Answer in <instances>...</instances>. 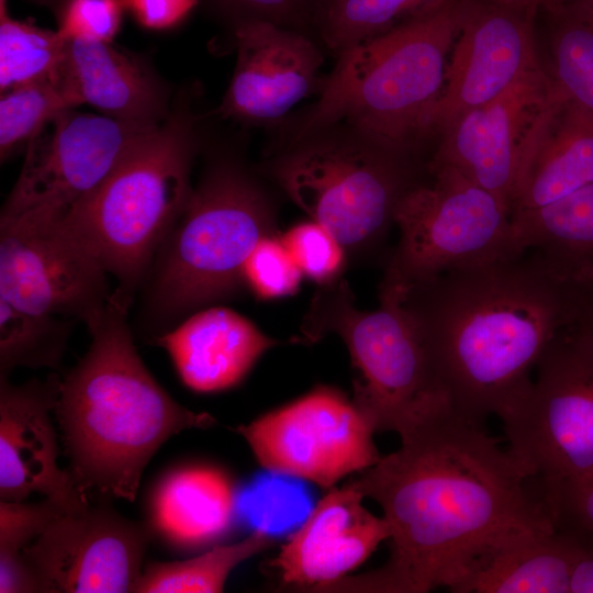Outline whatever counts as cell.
<instances>
[{
    "instance_id": "cell-1",
    "label": "cell",
    "mask_w": 593,
    "mask_h": 593,
    "mask_svg": "<svg viewBox=\"0 0 593 593\" xmlns=\"http://www.w3.org/2000/svg\"><path fill=\"white\" fill-rule=\"evenodd\" d=\"M525 466L482 425L451 409L350 483L390 526V557L329 592L425 593L449 589L468 560L510 533L555 526L527 489Z\"/></svg>"
},
{
    "instance_id": "cell-2",
    "label": "cell",
    "mask_w": 593,
    "mask_h": 593,
    "mask_svg": "<svg viewBox=\"0 0 593 593\" xmlns=\"http://www.w3.org/2000/svg\"><path fill=\"white\" fill-rule=\"evenodd\" d=\"M380 293L406 309L451 410L478 425L526 396L532 370L573 323L581 295L530 250Z\"/></svg>"
},
{
    "instance_id": "cell-3",
    "label": "cell",
    "mask_w": 593,
    "mask_h": 593,
    "mask_svg": "<svg viewBox=\"0 0 593 593\" xmlns=\"http://www.w3.org/2000/svg\"><path fill=\"white\" fill-rule=\"evenodd\" d=\"M133 299L118 288L111 292L87 326L88 351L60 380L54 410L78 489L131 502L170 437L215 423L175 401L144 365L127 323Z\"/></svg>"
},
{
    "instance_id": "cell-4",
    "label": "cell",
    "mask_w": 593,
    "mask_h": 593,
    "mask_svg": "<svg viewBox=\"0 0 593 593\" xmlns=\"http://www.w3.org/2000/svg\"><path fill=\"white\" fill-rule=\"evenodd\" d=\"M470 0L360 43L337 56L318 100L290 139L340 124L390 150L419 158L451 48Z\"/></svg>"
},
{
    "instance_id": "cell-5",
    "label": "cell",
    "mask_w": 593,
    "mask_h": 593,
    "mask_svg": "<svg viewBox=\"0 0 593 593\" xmlns=\"http://www.w3.org/2000/svg\"><path fill=\"white\" fill-rule=\"evenodd\" d=\"M193 119L177 110L142 137L63 219L66 227L134 295L192 193Z\"/></svg>"
},
{
    "instance_id": "cell-6",
    "label": "cell",
    "mask_w": 593,
    "mask_h": 593,
    "mask_svg": "<svg viewBox=\"0 0 593 593\" xmlns=\"http://www.w3.org/2000/svg\"><path fill=\"white\" fill-rule=\"evenodd\" d=\"M272 234L276 208L262 184L235 163L215 164L155 257L146 279L150 314L170 322L233 295L249 254Z\"/></svg>"
},
{
    "instance_id": "cell-7",
    "label": "cell",
    "mask_w": 593,
    "mask_h": 593,
    "mask_svg": "<svg viewBox=\"0 0 593 593\" xmlns=\"http://www.w3.org/2000/svg\"><path fill=\"white\" fill-rule=\"evenodd\" d=\"M380 306L362 311L342 277L322 284L301 326L303 342L336 334L357 377L353 402L374 432L405 438L451 409L425 339L403 304L379 294Z\"/></svg>"
},
{
    "instance_id": "cell-8",
    "label": "cell",
    "mask_w": 593,
    "mask_h": 593,
    "mask_svg": "<svg viewBox=\"0 0 593 593\" xmlns=\"http://www.w3.org/2000/svg\"><path fill=\"white\" fill-rule=\"evenodd\" d=\"M265 172L347 254L357 255L381 243L399 200L424 178L427 163L336 124L290 139Z\"/></svg>"
},
{
    "instance_id": "cell-9",
    "label": "cell",
    "mask_w": 593,
    "mask_h": 593,
    "mask_svg": "<svg viewBox=\"0 0 593 593\" xmlns=\"http://www.w3.org/2000/svg\"><path fill=\"white\" fill-rule=\"evenodd\" d=\"M394 210L399 243L380 290L402 292L450 270L519 255L510 209L449 167H427Z\"/></svg>"
},
{
    "instance_id": "cell-10",
    "label": "cell",
    "mask_w": 593,
    "mask_h": 593,
    "mask_svg": "<svg viewBox=\"0 0 593 593\" xmlns=\"http://www.w3.org/2000/svg\"><path fill=\"white\" fill-rule=\"evenodd\" d=\"M536 369L526 396L501 419L506 447L540 481L544 502L593 477V339L564 328Z\"/></svg>"
},
{
    "instance_id": "cell-11",
    "label": "cell",
    "mask_w": 593,
    "mask_h": 593,
    "mask_svg": "<svg viewBox=\"0 0 593 593\" xmlns=\"http://www.w3.org/2000/svg\"><path fill=\"white\" fill-rule=\"evenodd\" d=\"M157 125L63 111L26 144L0 221L65 219Z\"/></svg>"
},
{
    "instance_id": "cell-12",
    "label": "cell",
    "mask_w": 593,
    "mask_h": 593,
    "mask_svg": "<svg viewBox=\"0 0 593 593\" xmlns=\"http://www.w3.org/2000/svg\"><path fill=\"white\" fill-rule=\"evenodd\" d=\"M265 469L322 488L374 466V429L353 400L333 387L309 393L236 428Z\"/></svg>"
},
{
    "instance_id": "cell-13",
    "label": "cell",
    "mask_w": 593,
    "mask_h": 593,
    "mask_svg": "<svg viewBox=\"0 0 593 593\" xmlns=\"http://www.w3.org/2000/svg\"><path fill=\"white\" fill-rule=\"evenodd\" d=\"M107 271L61 220L0 221V300L87 326L111 292Z\"/></svg>"
},
{
    "instance_id": "cell-14",
    "label": "cell",
    "mask_w": 593,
    "mask_h": 593,
    "mask_svg": "<svg viewBox=\"0 0 593 593\" xmlns=\"http://www.w3.org/2000/svg\"><path fill=\"white\" fill-rule=\"evenodd\" d=\"M153 532L108 504L64 512L22 551L38 592H134Z\"/></svg>"
},
{
    "instance_id": "cell-15",
    "label": "cell",
    "mask_w": 593,
    "mask_h": 593,
    "mask_svg": "<svg viewBox=\"0 0 593 593\" xmlns=\"http://www.w3.org/2000/svg\"><path fill=\"white\" fill-rule=\"evenodd\" d=\"M538 15L493 0L469 1L430 114L429 136H440L459 116L493 100L542 61Z\"/></svg>"
},
{
    "instance_id": "cell-16",
    "label": "cell",
    "mask_w": 593,
    "mask_h": 593,
    "mask_svg": "<svg viewBox=\"0 0 593 593\" xmlns=\"http://www.w3.org/2000/svg\"><path fill=\"white\" fill-rule=\"evenodd\" d=\"M552 91L542 59L503 93L466 112L443 132L427 167L457 170L511 211L523 153Z\"/></svg>"
},
{
    "instance_id": "cell-17",
    "label": "cell",
    "mask_w": 593,
    "mask_h": 593,
    "mask_svg": "<svg viewBox=\"0 0 593 593\" xmlns=\"http://www.w3.org/2000/svg\"><path fill=\"white\" fill-rule=\"evenodd\" d=\"M237 61L219 107L228 119L269 123L320 91L323 54L304 32L250 19L235 29Z\"/></svg>"
},
{
    "instance_id": "cell-18",
    "label": "cell",
    "mask_w": 593,
    "mask_h": 593,
    "mask_svg": "<svg viewBox=\"0 0 593 593\" xmlns=\"http://www.w3.org/2000/svg\"><path fill=\"white\" fill-rule=\"evenodd\" d=\"M60 379L12 384L0 376V500L25 501L38 493L66 512L89 502L70 473L58 467L57 433L52 422Z\"/></svg>"
},
{
    "instance_id": "cell-19",
    "label": "cell",
    "mask_w": 593,
    "mask_h": 593,
    "mask_svg": "<svg viewBox=\"0 0 593 593\" xmlns=\"http://www.w3.org/2000/svg\"><path fill=\"white\" fill-rule=\"evenodd\" d=\"M363 499L351 483L329 488L270 561L284 584L317 592L345 578L389 539V523L369 512Z\"/></svg>"
},
{
    "instance_id": "cell-20",
    "label": "cell",
    "mask_w": 593,
    "mask_h": 593,
    "mask_svg": "<svg viewBox=\"0 0 593 593\" xmlns=\"http://www.w3.org/2000/svg\"><path fill=\"white\" fill-rule=\"evenodd\" d=\"M591 181L593 111L553 83L523 153L511 214L547 205Z\"/></svg>"
},
{
    "instance_id": "cell-21",
    "label": "cell",
    "mask_w": 593,
    "mask_h": 593,
    "mask_svg": "<svg viewBox=\"0 0 593 593\" xmlns=\"http://www.w3.org/2000/svg\"><path fill=\"white\" fill-rule=\"evenodd\" d=\"M582 539L556 528L522 529L477 551L448 589L454 593H570Z\"/></svg>"
},
{
    "instance_id": "cell-22",
    "label": "cell",
    "mask_w": 593,
    "mask_h": 593,
    "mask_svg": "<svg viewBox=\"0 0 593 593\" xmlns=\"http://www.w3.org/2000/svg\"><path fill=\"white\" fill-rule=\"evenodd\" d=\"M189 389L210 393L238 384L277 339L235 311L212 306L154 337Z\"/></svg>"
},
{
    "instance_id": "cell-23",
    "label": "cell",
    "mask_w": 593,
    "mask_h": 593,
    "mask_svg": "<svg viewBox=\"0 0 593 593\" xmlns=\"http://www.w3.org/2000/svg\"><path fill=\"white\" fill-rule=\"evenodd\" d=\"M58 78L74 108L87 103L104 115L144 125L166 118L161 85L139 59L109 42L67 41Z\"/></svg>"
},
{
    "instance_id": "cell-24",
    "label": "cell",
    "mask_w": 593,
    "mask_h": 593,
    "mask_svg": "<svg viewBox=\"0 0 593 593\" xmlns=\"http://www.w3.org/2000/svg\"><path fill=\"white\" fill-rule=\"evenodd\" d=\"M235 506V485L224 471L205 465L184 466L156 484L148 526L174 548L198 549L227 532Z\"/></svg>"
},
{
    "instance_id": "cell-25",
    "label": "cell",
    "mask_w": 593,
    "mask_h": 593,
    "mask_svg": "<svg viewBox=\"0 0 593 593\" xmlns=\"http://www.w3.org/2000/svg\"><path fill=\"white\" fill-rule=\"evenodd\" d=\"M512 222L522 249L556 278L580 291L593 286V181Z\"/></svg>"
},
{
    "instance_id": "cell-26",
    "label": "cell",
    "mask_w": 593,
    "mask_h": 593,
    "mask_svg": "<svg viewBox=\"0 0 593 593\" xmlns=\"http://www.w3.org/2000/svg\"><path fill=\"white\" fill-rule=\"evenodd\" d=\"M450 0H317L314 26L336 56L423 19Z\"/></svg>"
},
{
    "instance_id": "cell-27",
    "label": "cell",
    "mask_w": 593,
    "mask_h": 593,
    "mask_svg": "<svg viewBox=\"0 0 593 593\" xmlns=\"http://www.w3.org/2000/svg\"><path fill=\"white\" fill-rule=\"evenodd\" d=\"M545 16L548 58L555 86L593 111V13L575 0H564Z\"/></svg>"
},
{
    "instance_id": "cell-28",
    "label": "cell",
    "mask_w": 593,
    "mask_h": 593,
    "mask_svg": "<svg viewBox=\"0 0 593 593\" xmlns=\"http://www.w3.org/2000/svg\"><path fill=\"white\" fill-rule=\"evenodd\" d=\"M272 544L267 529L257 528L244 539L215 546L199 556L147 564L134 590L136 593H219L231 572L245 560Z\"/></svg>"
},
{
    "instance_id": "cell-29",
    "label": "cell",
    "mask_w": 593,
    "mask_h": 593,
    "mask_svg": "<svg viewBox=\"0 0 593 593\" xmlns=\"http://www.w3.org/2000/svg\"><path fill=\"white\" fill-rule=\"evenodd\" d=\"M67 40L58 31L12 19L7 0H0L1 93L33 81L57 79Z\"/></svg>"
},
{
    "instance_id": "cell-30",
    "label": "cell",
    "mask_w": 593,
    "mask_h": 593,
    "mask_svg": "<svg viewBox=\"0 0 593 593\" xmlns=\"http://www.w3.org/2000/svg\"><path fill=\"white\" fill-rule=\"evenodd\" d=\"M72 320L31 314L0 300V376L18 367L58 369Z\"/></svg>"
},
{
    "instance_id": "cell-31",
    "label": "cell",
    "mask_w": 593,
    "mask_h": 593,
    "mask_svg": "<svg viewBox=\"0 0 593 593\" xmlns=\"http://www.w3.org/2000/svg\"><path fill=\"white\" fill-rule=\"evenodd\" d=\"M74 109L59 79L33 81L1 93L0 156L7 159L53 118Z\"/></svg>"
},
{
    "instance_id": "cell-32",
    "label": "cell",
    "mask_w": 593,
    "mask_h": 593,
    "mask_svg": "<svg viewBox=\"0 0 593 593\" xmlns=\"http://www.w3.org/2000/svg\"><path fill=\"white\" fill-rule=\"evenodd\" d=\"M280 238L307 278L321 286L340 278L347 251L320 223L312 220L295 224L280 235Z\"/></svg>"
},
{
    "instance_id": "cell-33",
    "label": "cell",
    "mask_w": 593,
    "mask_h": 593,
    "mask_svg": "<svg viewBox=\"0 0 593 593\" xmlns=\"http://www.w3.org/2000/svg\"><path fill=\"white\" fill-rule=\"evenodd\" d=\"M303 272L283 245L280 235L262 237L243 267V282L261 300L293 294Z\"/></svg>"
},
{
    "instance_id": "cell-34",
    "label": "cell",
    "mask_w": 593,
    "mask_h": 593,
    "mask_svg": "<svg viewBox=\"0 0 593 593\" xmlns=\"http://www.w3.org/2000/svg\"><path fill=\"white\" fill-rule=\"evenodd\" d=\"M64 512L46 497L36 503L0 501V553H22Z\"/></svg>"
},
{
    "instance_id": "cell-35",
    "label": "cell",
    "mask_w": 593,
    "mask_h": 593,
    "mask_svg": "<svg viewBox=\"0 0 593 593\" xmlns=\"http://www.w3.org/2000/svg\"><path fill=\"white\" fill-rule=\"evenodd\" d=\"M125 9L124 0H68L57 31L67 41L111 43Z\"/></svg>"
},
{
    "instance_id": "cell-36",
    "label": "cell",
    "mask_w": 593,
    "mask_h": 593,
    "mask_svg": "<svg viewBox=\"0 0 593 593\" xmlns=\"http://www.w3.org/2000/svg\"><path fill=\"white\" fill-rule=\"evenodd\" d=\"M544 503L556 528L581 538L593 534V477L562 486Z\"/></svg>"
},
{
    "instance_id": "cell-37",
    "label": "cell",
    "mask_w": 593,
    "mask_h": 593,
    "mask_svg": "<svg viewBox=\"0 0 593 593\" xmlns=\"http://www.w3.org/2000/svg\"><path fill=\"white\" fill-rule=\"evenodd\" d=\"M239 21L259 19L304 32L314 24L317 0H213Z\"/></svg>"
},
{
    "instance_id": "cell-38",
    "label": "cell",
    "mask_w": 593,
    "mask_h": 593,
    "mask_svg": "<svg viewBox=\"0 0 593 593\" xmlns=\"http://www.w3.org/2000/svg\"><path fill=\"white\" fill-rule=\"evenodd\" d=\"M124 3L143 27L161 31L183 21L198 0H124Z\"/></svg>"
},
{
    "instance_id": "cell-39",
    "label": "cell",
    "mask_w": 593,
    "mask_h": 593,
    "mask_svg": "<svg viewBox=\"0 0 593 593\" xmlns=\"http://www.w3.org/2000/svg\"><path fill=\"white\" fill-rule=\"evenodd\" d=\"M0 592H38L36 579L23 553H0Z\"/></svg>"
},
{
    "instance_id": "cell-40",
    "label": "cell",
    "mask_w": 593,
    "mask_h": 593,
    "mask_svg": "<svg viewBox=\"0 0 593 593\" xmlns=\"http://www.w3.org/2000/svg\"><path fill=\"white\" fill-rule=\"evenodd\" d=\"M581 539L583 550L572 572L570 593H593V534Z\"/></svg>"
},
{
    "instance_id": "cell-41",
    "label": "cell",
    "mask_w": 593,
    "mask_h": 593,
    "mask_svg": "<svg viewBox=\"0 0 593 593\" xmlns=\"http://www.w3.org/2000/svg\"><path fill=\"white\" fill-rule=\"evenodd\" d=\"M569 327L593 339V286L581 291L578 312Z\"/></svg>"
},
{
    "instance_id": "cell-42",
    "label": "cell",
    "mask_w": 593,
    "mask_h": 593,
    "mask_svg": "<svg viewBox=\"0 0 593 593\" xmlns=\"http://www.w3.org/2000/svg\"><path fill=\"white\" fill-rule=\"evenodd\" d=\"M500 4L540 14L560 5L564 0H493Z\"/></svg>"
},
{
    "instance_id": "cell-43",
    "label": "cell",
    "mask_w": 593,
    "mask_h": 593,
    "mask_svg": "<svg viewBox=\"0 0 593 593\" xmlns=\"http://www.w3.org/2000/svg\"><path fill=\"white\" fill-rule=\"evenodd\" d=\"M586 7L593 13V0H575Z\"/></svg>"
}]
</instances>
